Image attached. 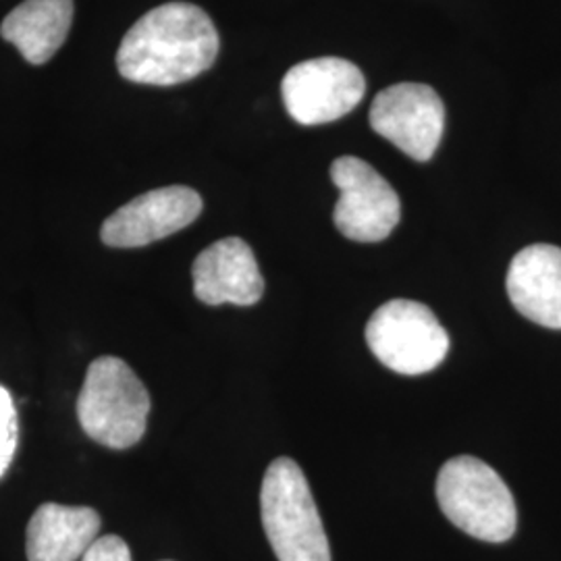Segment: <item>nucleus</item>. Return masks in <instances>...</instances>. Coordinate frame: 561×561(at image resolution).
<instances>
[{
	"instance_id": "1",
	"label": "nucleus",
	"mask_w": 561,
	"mask_h": 561,
	"mask_svg": "<svg viewBox=\"0 0 561 561\" xmlns=\"http://www.w3.org/2000/svg\"><path fill=\"white\" fill-rule=\"evenodd\" d=\"M219 44V32L201 7L167 2L131 25L121 42L117 67L134 83L175 85L208 71Z\"/></svg>"
},
{
	"instance_id": "2",
	"label": "nucleus",
	"mask_w": 561,
	"mask_h": 561,
	"mask_svg": "<svg viewBox=\"0 0 561 561\" xmlns=\"http://www.w3.org/2000/svg\"><path fill=\"white\" fill-rule=\"evenodd\" d=\"M262 526L279 561H331L312 491L300 466L277 458L264 474L261 489Z\"/></svg>"
},
{
	"instance_id": "3",
	"label": "nucleus",
	"mask_w": 561,
	"mask_h": 561,
	"mask_svg": "<svg viewBox=\"0 0 561 561\" xmlns=\"http://www.w3.org/2000/svg\"><path fill=\"white\" fill-rule=\"evenodd\" d=\"M437 500L445 518L486 542L510 541L516 533V502L502 477L484 461L458 456L443 463Z\"/></svg>"
},
{
	"instance_id": "4",
	"label": "nucleus",
	"mask_w": 561,
	"mask_h": 561,
	"mask_svg": "<svg viewBox=\"0 0 561 561\" xmlns=\"http://www.w3.org/2000/svg\"><path fill=\"white\" fill-rule=\"evenodd\" d=\"M150 414V396L138 375L119 358L92 362L78 400V419L85 435L108 449H127L140 442Z\"/></svg>"
},
{
	"instance_id": "5",
	"label": "nucleus",
	"mask_w": 561,
	"mask_h": 561,
	"mask_svg": "<svg viewBox=\"0 0 561 561\" xmlns=\"http://www.w3.org/2000/svg\"><path fill=\"white\" fill-rule=\"evenodd\" d=\"M366 343L393 373L416 377L435 370L449 352V335L428 306L391 300L370 317Z\"/></svg>"
},
{
	"instance_id": "6",
	"label": "nucleus",
	"mask_w": 561,
	"mask_h": 561,
	"mask_svg": "<svg viewBox=\"0 0 561 561\" xmlns=\"http://www.w3.org/2000/svg\"><path fill=\"white\" fill-rule=\"evenodd\" d=\"M331 180L340 190L333 221L341 236L360 243L387 240L401 219L400 196L391 183L356 157L333 162Z\"/></svg>"
},
{
	"instance_id": "7",
	"label": "nucleus",
	"mask_w": 561,
	"mask_h": 561,
	"mask_svg": "<svg viewBox=\"0 0 561 561\" xmlns=\"http://www.w3.org/2000/svg\"><path fill=\"white\" fill-rule=\"evenodd\" d=\"M366 92V80L352 60L321 57L294 65L280 81L283 104L301 125H322L354 111Z\"/></svg>"
},
{
	"instance_id": "8",
	"label": "nucleus",
	"mask_w": 561,
	"mask_h": 561,
	"mask_svg": "<svg viewBox=\"0 0 561 561\" xmlns=\"http://www.w3.org/2000/svg\"><path fill=\"white\" fill-rule=\"evenodd\" d=\"M370 127L410 159L431 161L445 129L442 96L426 83L389 85L373 101Z\"/></svg>"
},
{
	"instance_id": "9",
	"label": "nucleus",
	"mask_w": 561,
	"mask_h": 561,
	"mask_svg": "<svg viewBox=\"0 0 561 561\" xmlns=\"http://www.w3.org/2000/svg\"><path fill=\"white\" fill-rule=\"evenodd\" d=\"M201 213L202 198L196 190L169 185L121 206L102 225L101 238L111 248H141L185 229Z\"/></svg>"
},
{
	"instance_id": "10",
	"label": "nucleus",
	"mask_w": 561,
	"mask_h": 561,
	"mask_svg": "<svg viewBox=\"0 0 561 561\" xmlns=\"http://www.w3.org/2000/svg\"><path fill=\"white\" fill-rule=\"evenodd\" d=\"M194 294L208 306H252L264 294V279L252 248L240 238H225L202 250L192 266Z\"/></svg>"
},
{
	"instance_id": "11",
	"label": "nucleus",
	"mask_w": 561,
	"mask_h": 561,
	"mask_svg": "<svg viewBox=\"0 0 561 561\" xmlns=\"http://www.w3.org/2000/svg\"><path fill=\"white\" fill-rule=\"evenodd\" d=\"M507 296L528 321L561 329V248L535 243L520 250L507 271Z\"/></svg>"
},
{
	"instance_id": "12",
	"label": "nucleus",
	"mask_w": 561,
	"mask_h": 561,
	"mask_svg": "<svg viewBox=\"0 0 561 561\" xmlns=\"http://www.w3.org/2000/svg\"><path fill=\"white\" fill-rule=\"evenodd\" d=\"M101 516L92 507L44 503L27 524V561H78L99 539Z\"/></svg>"
},
{
	"instance_id": "13",
	"label": "nucleus",
	"mask_w": 561,
	"mask_h": 561,
	"mask_svg": "<svg viewBox=\"0 0 561 561\" xmlns=\"http://www.w3.org/2000/svg\"><path fill=\"white\" fill-rule=\"evenodd\" d=\"M73 21V0H25L0 25V36L32 65H44L67 41Z\"/></svg>"
},
{
	"instance_id": "14",
	"label": "nucleus",
	"mask_w": 561,
	"mask_h": 561,
	"mask_svg": "<svg viewBox=\"0 0 561 561\" xmlns=\"http://www.w3.org/2000/svg\"><path fill=\"white\" fill-rule=\"evenodd\" d=\"M18 410L11 393L0 385V479L9 470L18 449Z\"/></svg>"
},
{
	"instance_id": "15",
	"label": "nucleus",
	"mask_w": 561,
	"mask_h": 561,
	"mask_svg": "<svg viewBox=\"0 0 561 561\" xmlns=\"http://www.w3.org/2000/svg\"><path fill=\"white\" fill-rule=\"evenodd\" d=\"M81 561H131V551L117 535H106L90 545Z\"/></svg>"
}]
</instances>
